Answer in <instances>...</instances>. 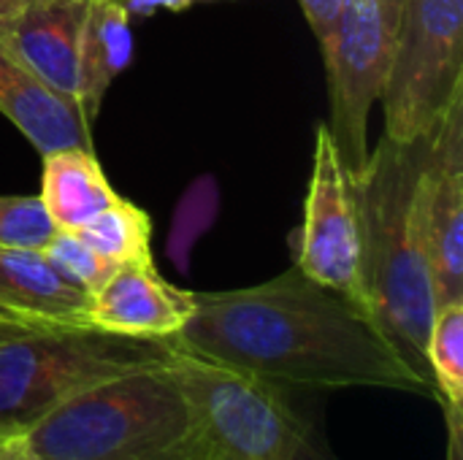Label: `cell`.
<instances>
[{
  "instance_id": "6da1fadb",
  "label": "cell",
  "mask_w": 463,
  "mask_h": 460,
  "mask_svg": "<svg viewBox=\"0 0 463 460\" xmlns=\"http://www.w3.org/2000/svg\"><path fill=\"white\" fill-rule=\"evenodd\" d=\"M176 352L279 388H388L437 399L369 312L296 266L263 285L193 293Z\"/></svg>"
},
{
  "instance_id": "7a4b0ae2",
  "label": "cell",
  "mask_w": 463,
  "mask_h": 460,
  "mask_svg": "<svg viewBox=\"0 0 463 460\" xmlns=\"http://www.w3.org/2000/svg\"><path fill=\"white\" fill-rule=\"evenodd\" d=\"M420 165L423 138L396 144L383 136L350 179L361 225V304L404 363L434 388L426 347L437 298L418 211Z\"/></svg>"
},
{
  "instance_id": "3957f363",
  "label": "cell",
  "mask_w": 463,
  "mask_h": 460,
  "mask_svg": "<svg viewBox=\"0 0 463 460\" xmlns=\"http://www.w3.org/2000/svg\"><path fill=\"white\" fill-rule=\"evenodd\" d=\"M171 361L109 380L71 399L19 437L24 455L33 460H198L193 409Z\"/></svg>"
},
{
  "instance_id": "277c9868",
  "label": "cell",
  "mask_w": 463,
  "mask_h": 460,
  "mask_svg": "<svg viewBox=\"0 0 463 460\" xmlns=\"http://www.w3.org/2000/svg\"><path fill=\"white\" fill-rule=\"evenodd\" d=\"M171 339H138L95 325H0V439H19L71 399L163 366Z\"/></svg>"
},
{
  "instance_id": "5b68a950",
  "label": "cell",
  "mask_w": 463,
  "mask_h": 460,
  "mask_svg": "<svg viewBox=\"0 0 463 460\" xmlns=\"http://www.w3.org/2000/svg\"><path fill=\"white\" fill-rule=\"evenodd\" d=\"M195 420L198 460H336L279 385L176 352Z\"/></svg>"
},
{
  "instance_id": "8992f818",
  "label": "cell",
  "mask_w": 463,
  "mask_h": 460,
  "mask_svg": "<svg viewBox=\"0 0 463 460\" xmlns=\"http://www.w3.org/2000/svg\"><path fill=\"white\" fill-rule=\"evenodd\" d=\"M463 89V0H407L380 95L385 138L415 144Z\"/></svg>"
},
{
  "instance_id": "52a82bcc",
  "label": "cell",
  "mask_w": 463,
  "mask_h": 460,
  "mask_svg": "<svg viewBox=\"0 0 463 460\" xmlns=\"http://www.w3.org/2000/svg\"><path fill=\"white\" fill-rule=\"evenodd\" d=\"M407 0H345L320 46L328 73V130L350 176L369 163V117L380 103Z\"/></svg>"
},
{
  "instance_id": "ba28073f",
  "label": "cell",
  "mask_w": 463,
  "mask_h": 460,
  "mask_svg": "<svg viewBox=\"0 0 463 460\" xmlns=\"http://www.w3.org/2000/svg\"><path fill=\"white\" fill-rule=\"evenodd\" d=\"M293 247L301 274L361 304V225L353 179L326 122L317 125L304 220Z\"/></svg>"
},
{
  "instance_id": "9c48e42d",
  "label": "cell",
  "mask_w": 463,
  "mask_h": 460,
  "mask_svg": "<svg viewBox=\"0 0 463 460\" xmlns=\"http://www.w3.org/2000/svg\"><path fill=\"white\" fill-rule=\"evenodd\" d=\"M418 211L437 309L463 304V89L423 138Z\"/></svg>"
},
{
  "instance_id": "30bf717a",
  "label": "cell",
  "mask_w": 463,
  "mask_h": 460,
  "mask_svg": "<svg viewBox=\"0 0 463 460\" xmlns=\"http://www.w3.org/2000/svg\"><path fill=\"white\" fill-rule=\"evenodd\" d=\"M193 293L160 277L152 258L119 266L92 293L87 323L111 333L138 339H174L193 314Z\"/></svg>"
},
{
  "instance_id": "8fae6325",
  "label": "cell",
  "mask_w": 463,
  "mask_h": 460,
  "mask_svg": "<svg viewBox=\"0 0 463 460\" xmlns=\"http://www.w3.org/2000/svg\"><path fill=\"white\" fill-rule=\"evenodd\" d=\"M92 0H27L0 19V46L60 95L76 100L81 30Z\"/></svg>"
},
{
  "instance_id": "7c38bea8",
  "label": "cell",
  "mask_w": 463,
  "mask_h": 460,
  "mask_svg": "<svg viewBox=\"0 0 463 460\" xmlns=\"http://www.w3.org/2000/svg\"><path fill=\"white\" fill-rule=\"evenodd\" d=\"M0 114L38 149H92L90 125L81 119L76 100L52 89L8 49L0 46Z\"/></svg>"
},
{
  "instance_id": "4fadbf2b",
  "label": "cell",
  "mask_w": 463,
  "mask_h": 460,
  "mask_svg": "<svg viewBox=\"0 0 463 460\" xmlns=\"http://www.w3.org/2000/svg\"><path fill=\"white\" fill-rule=\"evenodd\" d=\"M90 298L87 290L57 271L43 249L0 247V304L22 317L52 325H84Z\"/></svg>"
},
{
  "instance_id": "5bb4252c",
  "label": "cell",
  "mask_w": 463,
  "mask_h": 460,
  "mask_svg": "<svg viewBox=\"0 0 463 460\" xmlns=\"http://www.w3.org/2000/svg\"><path fill=\"white\" fill-rule=\"evenodd\" d=\"M130 54V8L125 0H92L81 30L76 68V106L87 125L100 114L103 98L111 81L128 68Z\"/></svg>"
},
{
  "instance_id": "9a60e30c",
  "label": "cell",
  "mask_w": 463,
  "mask_h": 460,
  "mask_svg": "<svg viewBox=\"0 0 463 460\" xmlns=\"http://www.w3.org/2000/svg\"><path fill=\"white\" fill-rule=\"evenodd\" d=\"M43 157L41 203L60 230H76L119 195L109 184L92 149H57Z\"/></svg>"
},
{
  "instance_id": "2e32d148",
  "label": "cell",
  "mask_w": 463,
  "mask_h": 460,
  "mask_svg": "<svg viewBox=\"0 0 463 460\" xmlns=\"http://www.w3.org/2000/svg\"><path fill=\"white\" fill-rule=\"evenodd\" d=\"M92 252H98L111 266H128L138 260H149V241H152V220L149 214L125 201L117 198L111 206H106L100 214H95L90 222L73 230Z\"/></svg>"
},
{
  "instance_id": "e0dca14e",
  "label": "cell",
  "mask_w": 463,
  "mask_h": 460,
  "mask_svg": "<svg viewBox=\"0 0 463 460\" xmlns=\"http://www.w3.org/2000/svg\"><path fill=\"white\" fill-rule=\"evenodd\" d=\"M426 358L442 409H463V304L437 309Z\"/></svg>"
},
{
  "instance_id": "ac0fdd59",
  "label": "cell",
  "mask_w": 463,
  "mask_h": 460,
  "mask_svg": "<svg viewBox=\"0 0 463 460\" xmlns=\"http://www.w3.org/2000/svg\"><path fill=\"white\" fill-rule=\"evenodd\" d=\"M43 255L57 266L60 274H65L71 282H76L90 296L98 293L109 282V277L117 271V266H111L98 252H92L73 230L57 228L54 236L46 241Z\"/></svg>"
},
{
  "instance_id": "d6986e66",
  "label": "cell",
  "mask_w": 463,
  "mask_h": 460,
  "mask_svg": "<svg viewBox=\"0 0 463 460\" xmlns=\"http://www.w3.org/2000/svg\"><path fill=\"white\" fill-rule=\"evenodd\" d=\"M54 230L38 195H0V247L43 249Z\"/></svg>"
},
{
  "instance_id": "ffe728a7",
  "label": "cell",
  "mask_w": 463,
  "mask_h": 460,
  "mask_svg": "<svg viewBox=\"0 0 463 460\" xmlns=\"http://www.w3.org/2000/svg\"><path fill=\"white\" fill-rule=\"evenodd\" d=\"M301 3V11L317 38V43L323 46L331 33H334V24H336V16H339V8L345 0H298Z\"/></svg>"
},
{
  "instance_id": "44dd1931",
  "label": "cell",
  "mask_w": 463,
  "mask_h": 460,
  "mask_svg": "<svg viewBox=\"0 0 463 460\" xmlns=\"http://www.w3.org/2000/svg\"><path fill=\"white\" fill-rule=\"evenodd\" d=\"M448 420V460H463V409H445Z\"/></svg>"
},
{
  "instance_id": "7402d4cb",
  "label": "cell",
  "mask_w": 463,
  "mask_h": 460,
  "mask_svg": "<svg viewBox=\"0 0 463 460\" xmlns=\"http://www.w3.org/2000/svg\"><path fill=\"white\" fill-rule=\"evenodd\" d=\"M0 325H52V323H33V320L22 317L19 312L8 309L5 304H0Z\"/></svg>"
},
{
  "instance_id": "603a6c76",
  "label": "cell",
  "mask_w": 463,
  "mask_h": 460,
  "mask_svg": "<svg viewBox=\"0 0 463 460\" xmlns=\"http://www.w3.org/2000/svg\"><path fill=\"white\" fill-rule=\"evenodd\" d=\"M195 0H125V5L130 8H146V5H165V8H187Z\"/></svg>"
},
{
  "instance_id": "cb8c5ba5",
  "label": "cell",
  "mask_w": 463,
  "mask_h": 460,
  "mask_svg": "<svg viewBox=\"0 0 463 460\" xmlns=\"http://www.w3.org/2000/svg\"><path fill=\"white\" fill-rule=\"evenodd\" d=\"M24 458V450L19 439H0V460H19Z\"/></svg>"
},
{
  "instance_id": "d4e9b609",
  "label": "cell",
  "mask_w": 463,
  "mask_h": 460,
  "mask_svg": "<svg viewBox=\"0 0 463 460\" xmlns=\"http://www.w3.org/2000/svg\"><path fill=\"white\" fill-rule=\"evenodd\" d=\"M24 3H27V0H0V19H5V16L16 14Z\"/></svg>"
},
{
  "instance_id": "484cf974",
  "label": "cell",
  "mask_w": 463,
  "mask_h": 460,
  "mask_svg": "<svg viewBox=\"0 0 463 460\" xmlns=\"http://www.w3.org/2000/svg\"><path fill=\"white\" fill-rule=\"evenodd\" d=\"M19 460H33V458H27V455H24V458H19Z\"/></svg>"
}]
</instances>
